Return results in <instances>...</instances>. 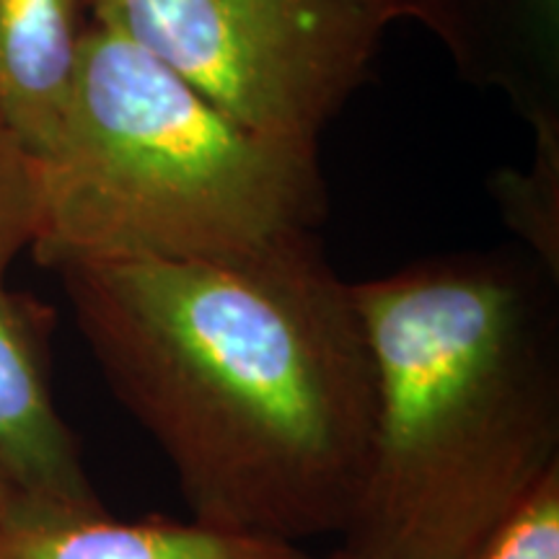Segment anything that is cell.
I'll use <instances>...</instances> for the list:
<instances>
[{
  "instance_id": "obj_6",
  "label": "cell",
  "mask_w": 559,
  "mask_h": 559,
  "mask_svg": "<svg viewBox=\"0 0 559 559\" xmlns=\"http://www.w3.org/2000/svg\"><path fill=\"white\" fill-rule=\"evenodd\" d=\"M449 52L459 75L508 99L536 143H559V0H391Z\"/></svg>"
},
{
  "instance_id": "obj_12",
  "label": "cell",
  "mask_w": 559,
  "mask_h": 559,
  "mask_svg": "<svg viewBox=\"0 0 559 559\" xmlns=\"http://www.w3.org/2000/svg\"><path fill=\"white\" fill-rule=\"evenodd\" d=\"M317 559H319V557H317ZM324 559H353V557H349L345 549H340V551H334V555H332V557H324Z\"/></svg>"
},
{
  "instance_id": "obj_7",
  "label": "cell",
  "mask_w": 559,
  "mask_h": 559,
  "mask_svg": "<svg viewBox=\"0 0 559 559\" xmlns=\"http://www.w3.org/2000/svg\"><path fill=\"white\" fill-rule=\"evenodd\" d=\"M0 559H317L300 544L190 521H117L19 495L0 526Z\"/></svg>"
},
{
  "instance_id": "obj_11",
  "label": "cell",
  "mask_w": 559,
  "mask_h": 559,
  "mask_svg": "<svg viewBox=\"0 0 559 559\" xmlns=\"http://www.w3.org/2000/svg\"><path fill=\"white\" fill-rule=\"evenodd\" d=\"M19 495H21L19 489L5 479L3 472H0V526H3L5 515H9V510L13 508V502H16Z\"/></svg>"
},
{
  "instance_id": "obj_2",
  "label": "cell",
  "mask_w": 559,
  "mask_h": 559,
  "mask_svg": "<svg viewBox=\"0 0 559 559\" xmlns=\"http://www.w3.org/2000/svg\"><path fill=\"white\" fill-rule=\"evenodd\" d=\"M557 280L495 249L353 283L376 417L349 557L466 559L557 469Z\"/></svg>"
},
{
  "instance_id": "obj_5",
  "label": "cell",
  "mask_w": 559,
  "mask_h": 559,
  "mask_svg": "<svg viewBox=\"0 0 559 559\" xmlns=\"http://www.w3.org/2000/svg\"><path fill=\"white\" fill-rule=\"evenodd\" d=\"M37 228V160L0 130V472L24 498L102 508L55 404L45 309L9 285L13 262L32 249Z\"/></svg>"
},
{
  "instance_id": "obj_4",
  "label": "cell",
  "mask_w": 559,
  "mask_h": 559,
  "mask_svg": "<svg viewBox=\"0 0 559 559\" xmlns=\"http://www.w3.org/2000/svg\"><path fill=\"white\" fill-rule=\"evenodd\" d=\"M236 122L319 145L370 79L391 0H83Z\"/></svg>"
},
{
  "instance_id": "obj_3",
  "label": "cell",
  "mask_w": 559,
  "mask_h": 559,
  "mask_svg": "<svg viewBox=\"0 0 559 559\" xmlns=\"http://www.w3.org/2000/svg\"><path fill=\"white\" fill-rule=\"evenodd\" d=\"M37 177L32 251L47 270L86 257H247L313 236L330 207L319 145L236 122L94 21Z\"/></svg>"
},
{
  "instance_id": "obj_1",
  "label": "cell",
  "mask_w": 559,
  "mask_h": 559,
  "mask_svg": "<svg viewBox=\"0 0 559 559\" xmlns=\"http://www.w3.org/2000/svg\"><path fill=\"white\" fill-rule=\"evenodd\" d=\"M50 272L192 521L290 544L345 534L376 381L353 283L317 234L230 260L86 257Z\"/></svg>"
},
{
  "instance_id": "obj_9",
  "label": "cell",
  "mask_w": 559,
  "mask_h": 559,
  "mask_svg": "<svg viewBox=\"0 0 559 559\" xmlns=\"http://www.w3.org/2000/svg\"><path fill=\"white\" fill-rule=\"evenodd\" d=\"M489 187L506 226L521 236L536 262L559 277V145H534L528 171L502 169Z\"/></svg>"
},
{
  "instance_id": "obj_10",
  "label": "cell",
  "mask_w": 559,
  "mask_h": 559,
  "mask_svg": "<svg viewBox=\"0 0 559 559\" xmlns=\"http://www.w3.org/2000/svg\"><path fill=\"white\" fill-rule=\"evenodd\" d=\"M466 559H559V466Z\"/></svg>"
},
{
  "instance_id": "obj_8",
  "label": "cell",
  "mask_w": 559,
  "mask_h": 559,
  "mask_svg": "<svg viewBox=\"0 0 559 559\" xmlns=\"http://www.w3.org/2000/svg\"><path fill=\"white\" fill-rule=\"evenodd\" d=\"M83 0H0V130L34 160L60 135L79 75Z\"/></svg>"
}]
</instances>
